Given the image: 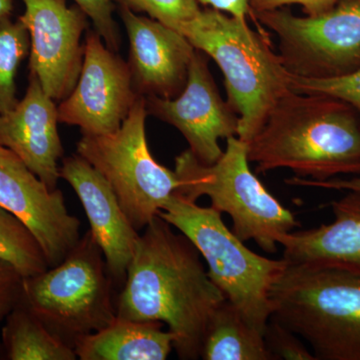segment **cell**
<instances>
[{
    "mask_svg": "<svg viewBox=\"0 0 360 360\" xmlns=\"http://www.w3.org/2000/svg\"><path fill=\"white\" fill-rule=\"evenodd\" d=\"M225 300L208 276L198 248L158 215L137 241L116 296V315L167 324L177 356L195 360L200 359L210 319Z\"/></svg>",
    "mask_w": 360,
    "mask_h": 360,
    "instance_id": "6da1fadb",
    "label": "cell"
},
{
    "mask_svg": "<svg viewBox=\"0 0 360 360\" xmlns=\"http://www.w3.org/2000/svg\"><path fill=\"white\" fill-rule=\"evenodd\" d=\"M248 148L257 172L290 169L311 180L360 174V116L333 97L290 91L269 113Z\"/></svg>",
    "mask_w": 360,
    "mask_h": 360,
    "instance_id": "7a4b0ae2",
    "label": "cell"
},
{
    "mask_svg": "<svg viewBox=\"0 0 360 360\" xmlns=\"http://www.w3.org/2000/svg\"><path fill=\"white\" fill-rule=\"evenodd\" d=\"M179 32L219 66L227 103L238 115V137L250 143L277 103L292 91L291 75L264 28L252 30L248 20L210 7Z\"/></svg>",
    "mask_w": 360,
    "mask_h": 360,
    "instance_id": "3957f363",
    "label": "cell"
},
{
    "mask_svg": "<svg viewBox=\"0 0 360 360\" xmlns=\"http://www.w3.org/2000/svg\"><path fill=\"white\" fill-rule=\"evenodd\" d=\"M269 298L270 317L300 336L316 360H360V277L288 262Z\"/></svg>",
    "mask_w": 360,
    "mask_h": 360,
    "instance_id": "277c9868",
    "label": "cell"
},
{
    "mask_svg": "<svg viewBox=\"0 0 360 360\" xmlns=\"http://www.w3.org/2000/svg\"><path fill=\"white\" fill-rule=\"evenodd\" d=\"M158 215L200 251L207 274L250 326L264 335L270 316V290L288 262L257 255L229 229L219 210L174 193Z\"/></svg>",
    "mask_w": 360,
    "mask_h": 360,
    "instance_id": "5b68a950",
    "label": "cell"
},
{
    "mask_svg": "<svg viewBox=\"0 0 360 360\" xmlns=\"http://www.w3.org/2000/svg\"><path fill=\"white\" fill-rule=\"evenodd\" d=\"M248 153V143L238 136L226 139L224 153L212 165L187 149L175 158L180 181L175 193L194 202L207 196L213 208L231 217L232 231L241 240L255 241L265 252L276 253L281 238L300 222L251 172Z\"/></svg>",
    "mask_w": 360,
    "mask_h": 360,
    "instance_id": "8992f818",
    "label": "cell"
},
{
    "mask_svg": "<svg viewBox=\"0 0 360 360\" xmlns=\"http://www.w3.org/2000/svg\"><path fill=\"white\" fill-rule=\"evenodd\" d=\"M115 288L103 251L89 231L60 264L25 277L21 302L75 349L85 336L115 321Z\"/></svg>",
    "mask_w": 360,
    "mask_h": 360,
    "instance_id": "52a82bcc",
    "label": "cell"
},
{
    "mask_svg": "<svg viewBox=\"0 0 360 360\" xmlns=\"http://www.w3.org/2000/svg\"><path fill=\"white\" fill-rule=\"evenodd\" d=\"M146 97L139 96L122 127L112 134H84L77 155L108 180L137 231L146 229L177 189L176 172L161 165L146 139Z\"/></svg>",
    "mask_w": 360,
    "mask_h": 360,
    "instance_id": "ba28073f",
    "label": "cell"
},
{
    "mask_svg": "<svg viewBox=\"0 0 360 360\" xmlns=\"http://www.w3.org/2000/svg\"><path fill=\"white\" fill-rule=\"evenodd\" d=\"M278 40V54L293 77L326 78L360 68V0H340L317 15L284 8L253 13Z\"/></svg>",
    "mask_w": 360,
    "mask_h": 360,
    "instance_id": "9c48e42d",
    "label": "cell"
},
{
    "mask_svg": "<svg viewBox=\"0 0 360 360\" xmlns=\"http://www.w3.org/2000/svg\"><path fill=\"white\" fill-rule=\"evenodd\" d=\"M103 40L96 32L87 35L77 84L58 108L59 122L79 127L82 134L116 131L141 96L129 65Z\"/></svg>",
    "mask_w": 360,
    "mask_h": 360,
    "instance_id": "30bf717a",
    "label": "cell"
},
{
    "mask_svg": "<svg viewBox=\"0 0 360 360\" xmlns=\"http://www.w3.org/2000/svg\"><path fill=\"white\" fill-rule=\"evenodd\" d=\"M148 115L175 127L186 139L189 150L205 165H212L224 153L221 139L238 136V115L220 96L207 59L195 49L186 84L172 98L148 96Z\"/></svg>",
    "mask_w": 360,
    "mask_h": 360,
    "instance_id": "8fae6325",
    "label": "cell"
},
{
    "mask_svg": "<svg viewBox=\"0 0 360 360\" xmlns=\"http://www.w3.org/2000/svg\"><path fill=\"white\" fill-rule=\"evenodd\" d=\"M18 20L30 39V73L53 101H63L75 89L82 63L86 14L65 0H22Z\"/></svg>",
    "mask_w": 360,
    "mask_h": 360,
    "instance_id": "7c38bea8",
    "label": "cell"
},
{
    "mask_svg": "<svg viewBox=\"0 0 360 360\" xmlns=\"http://www.w3.org/2000/svg\"><path fill=\"white\" fill-rule=\"evenodd\" d=\"M0 206L32 231L49 267L60 264L82 238L80 220L68 212L63 193L49 188L18 155L2 146Z\"/></svg>",
    "mask_w": 360,
    "mask_h": 360,
    "instance_id": "4fadbf2b",
    "label": "cell"
},
{
    "mask_svg": "<svg viewBox=\"0 0 360 360\" xmlns=\"http://www.w3.org/2000/svg\"><path fill=\"white\" fill-rule=\"evenodd\" d=\"M59 172L77 194L113 283L122 288L141 233L123 212L108 180L89 161L78 155L68 156Z\"/></svg>",
    "mask_w": 360,
    "mask_h": 360,
    "instance_id": "5bb4252c",
    "label": "cell"
},
{
    "mask_svg": "<svg viewBox=\"0 0 360 360\" xmlns=\"http://www.w3.org/2000/svg\"><path fill=\"white\" fill-rule=\"evenodd\" d=\"M129 39V68L139 94L172 98L186 84L195 49L179 32L122 6Z\"/></svg>",
    "mask_w": 360,
    "mask_h": 360,
    "instance_id": "9a60e30c",
    "label": "cell"
},
{
    "mask_svg": "<svg viewBox=\"0 0 360 360\" xmlns=\"http://www.w3.org/2000/svg\"><path fill=\"white\" fill-rule=\"evenodd\" d=\"M54 101L30 73L25 97L0 115V146L18 155L51 189L58 188L65 153Z\"/></svg>",
    "mask_w": 360,
    "mask_h": 360,
    "instance_id": "2e32d148",
    "label": "cell"
},
{
    "mask_svg": "<svg viewBox=\"0 0 360 360\" xmlns=\"http://www.w3.org/2000/svg\"><path fill=\"white\" fill-rule=\"evenodd\" d=\"M330 206L335 217L330 224L281 238L283 258L291 264L333 267L360 277V193L348 191Z\"/></svg>",
    "mask_w": 360,
    "mask_h": 360,
    "instance_id": "e0dca14e",
    "label": "cell"
},
{
    "mask_svg": "<svg viewBox=\"0 0 360 360\" xmlns=\"http://www.w3.org/2000/svg\"><path fill=\"white\" fill-rule=\"evenodd\" d=\"M174 349V335L160 321L116 317L105 328L85 336L75 347L82 360H165Z\"/></svg>",
    "mask_w": 360,
    "mask_h": 360,
    "instance_id": "ac0fdd59",
    "label": "cell"
},
{
    "mask_svg": "<svg viewBox=\"0 0 360 360\" xmlns=\"http://www.w3.org/2000/svg\"><path fill=\"white\" fill-rule=\"evenodd\" d=\"M200 359L205 360H271L264 335L246 322L225 300L212 315Z\"/></svg>",
    "mask_w": 360,
    "mask_h": 360,
    "instance_id": "d6986e66",
    "label": "cell"
},
{
    "mask_svg": "<svg viewBox=\"0 0 360 360\" xmlns=\"http://www.w3.org/2000/svg\"><path fill=\"white\" fill-rule=\"evenodd\" d=\"M2 328L4 359L8 360H75V349L59 340L22 302Z\"/></svg>",
    "mask_w": 360,
    "mask_h": 360,
    "instance_id": "ffe728a7",
    "label": "cell"
},
{
    "mask_svg": "<svg viewBox=\"0 0 360 360\" xmlns=\"http://www.w3.org/2000/svg\"><path fill=\"white\" fill-rule=\"evenodd\" d=\"M0 258L11 262L25 277L49 269L46 258L32 231L0 206Z\"/></svg>",
    "mask_w": 360,
    "mask_h": 360,
    "instance_id": "44dd1931",
    "label": "cell"
},
{
    "mask_svg": "<svg viewBox=\"0 0 360 360\" xmlns=\"http://www.w3.org/2000/svg\"><path fill=\"white\" fill-rule=\"evenodd\" d=\"M30 51V34L25 26L11 18L0 20V115L18 103L16 75Z\"/></svg>",
    "mask_w": 360,
    "mask_h": 360,
    "instance_id": "7402d4cb",
    "label": "cell"
},
{
    "mask_svg": "<svg viewBox=\"0 0 360 360\" xmlns=\"http://www.w3.org/2000/svg\"><path fill=\"white\" fill-rule=\"evenodd\" d=\"M291 87L300 94H321L349 104L360 116V68L338 77L303 78L291 75Z\"/></svg>",
    "mask_w": 360,
    "mask_h": 360,
    "instance_id": "603a6c76",
    "label": "cell"
},
{
    "mask_svg": "<svg viewBox=\"0 0 360 360\" xmlns=\"http://www.w3.org/2000/svg\"><path fill=\"white\" fill-rule=\"evenodd\" d=\"M122 6L142 11L153 20L179 32L182 25L200 13L198 0H117Z\"/></svg>",
    "mask_w": 360,
    "mask_h": 360,
    "instance_id": "cb8c5ba5",
    "label": "cell"
},
{
    "mask_svg": "<svg viewBox=\"0 0 360 360\" xmlns=\"http://www.w3.org/2000/svg\"><path fill=\"white\" fill-rule=\"evenodd\" d=\"M264 340L271 360H316L309 345L274 317L267 322Z\"/></svg>",
    "mask_w": 360,
    "mask_h": 360,
    "instance_id": "d4e9b609",
    "label": "cell"
},
{
    "mask_svg": "<svg viewBox=\"0 0 360 360\" xmlns=\"http://www.w3.org/2000/svg\"><path fill=\"white\" fill-rule=\"evenodd\" d=\"M87 18L91 20L108 49L118 51L120 44L117 25L113 18L112 0H75Z\"/></svg>",
    "mask_w": 360,
    "mask_h": 360,
    "instance_id": "484cf974",
    "label": "cell"
},
{
    "mask_svg": "<svg viewBox=\"0 0 360 360\" xmlns=\"http://www.w3.org/2000/svg\"><path fill=\"white\" fill-rule=\"evenodd\" d=\"M25 276L11 262L0 258V322L21 302Z\"/></svg>",
    "mask_w": 360,
    "mask_h": 360,
    "instance_id": "4316f807",
    "label": "cell"
},
{
    "mask_svg": "<svg viewBox=\"0 0 360 360\" xmlns=\"http://www.w3.org/2000/svg\"><path fill=\"white\" fill-rule=\"evenodd\" d=\"M248 1H250L252 13L274 11L291 4H298L302 6L305 15H317L333 8L340 0H248Z\"/></svg>",
    "mask_w": 360,
    "mask_h": 360,
    "instance_id": "83f0119b",
    "label": "cell"
},
{
    "mask_svg": "<svg viewBox=\"0 0 360 360\" xmlns=\"http://www.w3.org/2000/svg\"><path fill=\"white\" fill-rule=\"evenodd\" d=\"M290 186L319 187V188L335 189V191H354L360 193V174L350 179H330L326 180H311L293 176L285 180Z\"/></svg>",
    "mask_w": 360,
    "mask_h": 360,
    "instance_id": "f1b7e54d",
    "label": "cell"
},
{
    "mask_svg": "<svg viewBox=\"0 0 360 360\" xmlns=\"http://www.w3.org/2000/svg\"><path fill=\"white\" fill-rule=\"evenodd\" d=\"M198 2L240 20H248V18H252V11L248 0H198Z\"/></svg>",
    "mask_w": 360,
    "mask_h": 360,
    "instance_id": "f546056e",
    "label": "cell"
},
{
    "mask_svg": "<svg viewBox=\"0 0 360 360\" xmlns=\"http://www.w3.org/2000/svg\"><path fill=\"white\" fill-rule=\"evenodd\" d=\"M13 11V0H0V20L11 18Z\"/></svg>",
    "mask_w": 360,
    "mask_h": 360,
    "instance_id": "4dcf8cb0",
    "label": "cell"
},
{
    "mask_svg": "<svg viewBox=\"0 0 360 360\" xmlns=\"http://www.w3.org/2000/svg\"><path fill=\"white\" fill-rule=\"evenodd\" d=\"M4 359V350L1 343H0V359Z\"/></svg>",
    "mask_w": 360,
    "mask_h": 360,
    "instance_id": "1f68e13d",
    "label": "cell"
}]
</instances>
